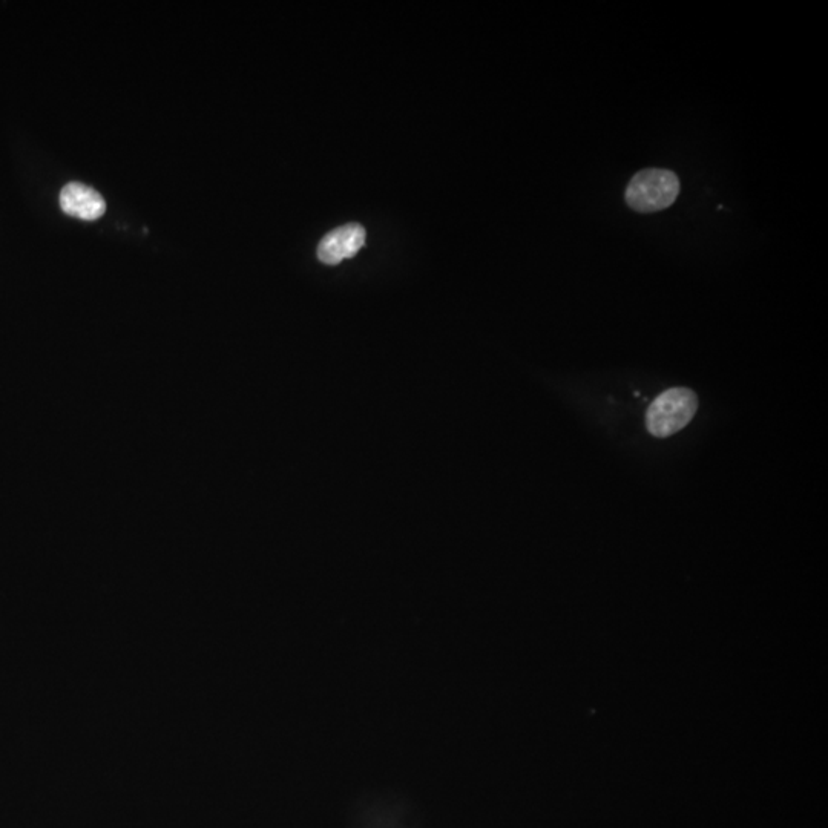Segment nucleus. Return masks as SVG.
Wrapping results in <instances>:
<instances>
[{
  "instance_id": "1",
  "label": "nucleus",
  "mask_w": 828,
  "mask_h": 828,
  "mask_svg": "<svg viewBox=\"0 0 828 828\" xmlns=\"http://www.w3.org/2000/svg\"><path fill=\"white\" fill-rule=\"evenodd\" d=\"M680 178L667 169H643L634 175L625 192L632 211L654 214L671 207L680 194Z\"/></svg>"
},
{
  "instance_id": "2",
  "label": "nucleus",
  "mask_w": 828,
  "mask_h": 828,
  "mask_svg": "<svg viewBox=\"0 0 828 828\" xmlns=\"http://www.w3.org/2000/svg\"><path fill=\"white\" fill-rule=\"evenodd\" d=\"M698 410V398L689 388L677 387L663 391L649 405L646 428L652 436L669 437L683 430Z\"/></svg>"
},
{
  "instance_id": "3",
  "label": "nucleus",
  "mask_w": 828,
  "mask_h": 828,
  "mask_svg": "<svg viewBox=\"0 0 828 828\" xmlns=\"http://www.w3.org/2000/svg\"><path fill=\"white\" fill-rule=\"evenodd\" d=\"M364 244V227L361 224H345L322 238L318 247V258L324 264L335 266L347 258L355 257Z\"/></svg>"
},
{
  "instance_id": "4",
  "label": "nucleus",
  "mask_w": 828,
  "mask_h": 828,
  "mask_svg": "<svg viewBox=\"0 0 828 828\" xmlns=\"http://www.w3.org/2000/svg\"><path fill=\"white\" fill-rule=\"evenodd\" d=\"M59 200L62 211L79 220L94 221L106 212L105 198L96 189L77 181L66 184Z\"/></svg>"
}]
</instances>
